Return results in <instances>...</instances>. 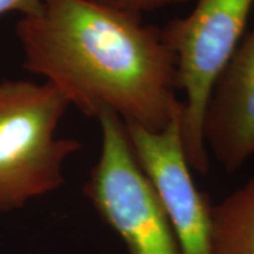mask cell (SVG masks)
Wrapping results in <instances>:
<instances>
[{"label":"cell","instance_id":"cell-7","mask_svg":"<svg viewBox=\"0 0 254 254\" xmlns=\"http://www.w3.org/2000/svg\"><path fill=\"white\" fill-rule=\"evenodd\" d=\"M212 254H254V176L212 206Z\"/></svg>","mask_w":254,"mask_h":254},{"label":"cell","instance_id":"cell-2","mask_svg":"<svg viewBox=\"0 0 254 254\" xmlns=\"http://www.w3.org/2000/svg\"><path fill=\"white\" fill-rule=\"evenodd\" d=\"M68 107L47 81H0V212L24 207L65 182L64 163L81 148L56 135Z\"/></svg>","mask_w":254,"mask_h":254},{"label":"cell","instance_id":"cell-3","mask_svg":"<svg viewBox=\"0 0 254 254\" xmlns=\"http://www.w3.org/2000/svg\"><path fill=\"white\" fill-rule=\"evenodd\" d=\"M254 0H196L183 18L171 20L161 36L176 59L178 90L183 91L180 133L192 170L208 172L202 134L207 101L215 81L243 40Z\"/></svg>","mask_w":254,"mask_h":254},{"label":"cell","instance_id":"cell-5","mask_svg":"<svg viewBox=\"0 0 254 254\" xmlns=\"http://www.w3.org/2000/svg\"><path fill=\"white\" fill-rule=\"evenodd\" d=\"M177 116L161 131L126 125L133 153L150 180L180 254H212V205L193 180Z\"/></svg>","mask_w":254,"mask_h":254},{"label":"cell","instance_id":"cell-8","mask_svg":"<svg viewBox=\"0 0 254 254\" xmlns=\"http://www.w3.org/2000/svg\"><path fill=\"white\" fill-rule=\"evenodd\" d=\"M93 1L117 9H122V11L129 12V13L141 15L144 12H151L155 11V9L183 4L187 0H93Z\"/></svg>","mask_w":254,"mask_h":254},{"label":"cell","instance_id":"cell-1","mask_svg":"<svg viewBox=\"0 0 254 254\" xmlns=\"http://www.w3.org/2000/svg\"><path fill=\"white\" fill-rule=\"evenodd\" d=\"M15 31L24 68L85 116L111 111L126 125L161 131L182 114L176 59L141 15L93 0H45Z\"/></svg>","mask_w":254,"mask_h":254},{"label":"cell","instance_id":"cell-6","mask_svg":"<svg viewBox=\"0 0 254 254\" xmlns=\"http://www.w3.org/2000/svg\"><path fill=\"white\" fill-rule=\"evenodd\" d=\"M202 134L208 154L227 173L254 155V26L215 81Z\"/></svg>","mask_w":254,"mask_h":254},{"label":"cell","instance_id":"cell-4","mask_svg":"<svg viewBox=\"0 0 254 254\" xmlns=\"http://www.w3.org/2000/svg\"><path fill=\"white\" fill-rule=\"evenodd\" d=\"M97 119L101 150L84 186L86 198L129 254H180L157 193L133 153L125 124L111 111Z\"/></svg>","mask_w":254,"mask_h":254},{"label":"cell","instance_id":"cell-9","mask_svg":"<svg viewBox=\"0 0 254 254\" xmlns=\"http://www.w3.org/2000/svg\"><path fill=\"white\" fill-rule=\"evenodd\" d=\"M45 0H0V15L19 12L23 17L39 13Z\"/></svg>","mask_w":254,"mask_h":254}]
</instances>
